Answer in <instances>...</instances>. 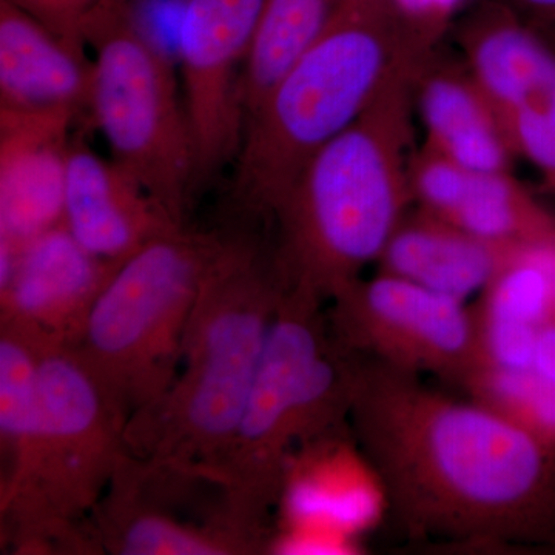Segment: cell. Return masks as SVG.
Segmentation results:
<instances>
[{
    "label": "cell",
    "mask_w": 555,
    "mask_h": 555,
    "mask_svg": "<svg viewBox=\"0 0 555 555\" xmlns=\"http://www.w3.org/2000/svg\"><path fill=\"white\" fill-rule=\"evenodd\" d=\"M349 426L412 542L476 553L555 545V451L477 401L357 357Z\"/></svg>",
    "instance_id": "1"
},
{
    "label": "cell",
    "mask_w": 555,
    "mask_h": 555,
    "mask_svg": "<svg viewBox=\"0 0 555 555\" xmlns=\"http://www.w3.org/2000/svg\"><path fill=\"white\" fill-rule=\"evenodd\" d=\"M436 46L415 43L371 105L318 150L281 201L273 254L287 287L327 302L378 262L412 203L415 82Z\"/></svg>",
    "instance_id": "2"
},
{
    "label": "cell",
    "mask_w": 555,
    "mask_h": 555,
    "mask_svg": "<svg viewBox=\"0 0 555 555\" xmlns=\"http://www.w3.org/2000/svg\"><path fill=\"white\" fill-rule=\"evenodd\" d=\"M287 284L272 240L225 232L190 313L177 377L126 427L127 451L214 477L243 415Z\"/></svg>",
    "instance_id": "3"
},
{
    "label": "cell",
    "mask_w": 555,
    "mask_h": 555,
    "mask_svg": "<svg viewBox=\"0 0 555 555\" xmlns=\"http://www.w3.org/2000/svg\"><path fill=\"white\" fill-rule=\"evenodd\" d=\"M438 38L401 0H338L244 127L230 184L236 217L270 224L306 164L371 105L404 53Z\"/></svg>",
    "instance_id": "4"
},
{
    "label": "cell",
    "mask_w": 555,
    "mask_h": 555,
    "mask_svg": "<svg viewBox=\"0 0 555 555\" xmlns=\"http://www.w3.org/2000/svg\"><path fill=\"white\" fill-rule=\"evenodd\" d=\"M356 364L328 331L326 302L287 287L238 427L214 470L233 524L262 554L295 449L349 426Z\"/></svg>",
    "instance_id": "5"
},
{
    "label": "cell",
    "mask_w": 555,
    "mask_h": 555,
    "mask_svg": "<svg viewBox=\"0 0 555 555\" xmlns=\"http://www.w3.org/2000/svg\"><path fill=\"white\" fill-rule=\"evenodd\" d=\"M127 418L76 347L40 358L30 454L0 486L3 539L16 554H102L89 524L126 447Z\"/></svg>",
    "instance_id": "6"
},
{
    "label": "cell",
    "mask_w": 555,
    "mask_h": 555,
    "mask_svg": "<svg viewBox=\"0 0 555 555\" xmlns=\"http://www.w3.org/2000/svg\"><path fill=\"white\" fill-rule=\"evenodd\" d=\"M225 232L179 225L119 262L76 346L127 423L177 377L182 338Z\"/></svg>",
    "instance_id": "7"
},
{
    "label": "cell",
    "mask_w": 555,
    "mask_h": 555,
    "mask_svg": "<svg viewBox=\"0 0 555 555\" xmlns=\"http://www.w3.org/2000/svg\"><path fill=\"white\" fill-rule=\"evenodd\" d=\"M138 5L124 0L87 22V47L94 53L87 112L113 159L185 225L195 193L188 109L173 64L145 30Z\"/></svg>",
    "instance_id": "8"
},
{
    "label": "cell",
    "mask_w": 555,
    "mask_h": 555,
    "mask_svg": "<svg viewBox=\"0 0 555 555\" xmlns=\"http://www.w3.org/2000/svg\"><path fill=\"white\" fill-rule=\"evenodd\" d=\"M89 521L108 554H261L233 524L224 489L214 477L129 451Z\"/></svg>",
    "instance_id": "9"
},
{
    "label": "cell",
    "mask_w": 555,
    "mask_h": 555,
    "mask_svg": "<svg viewBox=\"0 0 555 555\" xmlns=\"http://www.w3.org/2000/svg\"><path fill=\"white\" fill-rule=\"evenodd\" d=\"M326 306L332 337L353 356L460 387L481 366L476 313L463 299L378 272Z\"/></svg>",
    "instance_id": "10"
},
{
    "label": "cell",
    "mask_w": 555,
    "mask_h": 555,
    "mask_svg": "<svg viewBox=\"0 0 555 555\" xmlns=\"http://www.w3.org/2000/svg\"><path fill=\"white\" fill-rule=\"evenodd\" d=\"M467 72L488 98L514 155L555 192V53L505 0H483L456 28Z\"/></svg>",
    "instance_id": "11"
},
{
    "label": "cell",
    "mask_w": 555,
    "mask_h": 555,
    "mask_svg": "<svg viewBox=\"0 0 555 555\" xmlns=\"http://www.w3.org/2000/svg\"><path fill=\"white\" fill-rule=\"evenodd\" d=\"M264 2H184L178 56L192 133L195 193L238 156L244 138L241 78Z\"/></svg>",
    "instance_id": "12"
},
{
    "label": "cell",
    "mask_w": 555,
    "mask_h": 555,
    "mask_svg": "<svg viewBox=\"0 0 555 555\" xmlns=\"http://www.w3.org/2000/svg\"><path fill=\"white\" fill-rule=\"evenodd\" d=\"M118 266L87 250L61 222L25 244L0 272V324L46 347H76Z\"/></svg>",
    "instance_id": "13"
},
{
    "label": "cell",
    "mask_w": 555,
    "mask_h": 555,
    "mask_svg": "<svg viewBox=\"0 0 555 555\" xmlns=\"http://www.w3.org/2000/svg\"><path fill=\"white\" fill-rule=\"evenodd\" d=\"M69 109L0 108V272L64 218Z\"/></svg>",
    "instance_id": "14"
},
{
    "label": "cell",
    "mask_w": 555,
    "mask_h": 555,
    "mask_svg": "<svg viewBox=\"0 0 555 555\" xmlns=\"http://www.w3.org/2000/svg\"><path fill=\"white\" fill-rule=\"evenodd\" d=\"M83 139L78 134L69 144L62 222L87 250L120 262L179 228L133 173Z\"/></svg>",
    "instance_id": "15"
},
{
    "label": "cell",
    "mask_w": 555,
    "mask_h": 555,
    "mask_svg": "<svg viewBox=\"0 0 555 555\" xmlns=\"http://www.w3.org/2000/svg\"><path fill=\"white\" fill-rule=\"evenodd\" d=\"M372 474L350 426L295 449L276 511L280 529H312L356 540L367 520L366 476Z\"/></svg>",
    "instance_id": "16"
},
{
    "label": "cell",
    "mask_w": 555,
    "mask_h": 555,
    "mask_svg": "<svg viewBox=\"0 0 555 555\" xmlns=\"http://www.w3.org/2000/svg\"><path fill=\"white\" fill-rule=\"evenodd\" d=\"M91 67L87 53L0 0V108L82 115L89 107Z\"/></svg>",
    "instance_id": "17"
},
{
    "label": "cell",
    "mask_w": 555,
    "mask_h": 555,
    "mask_svg": "<svg viewBox=\"0 0 555 555\" xmlns=\"http://www.w3.org/2000/svg\"><path fill=\"white\" fill-rule=\"evenodd\" d=\"M521 246L480 238L418 208L398 225L378 272L466 301L480 295Z\"/></svg>",
    "instance_id": "18"
},
{
    "label": "cell",
    "mask_w": 555,
    "mask_h": 555,
    "mask_svg": "<svg viewBox=\"0 0 555 555\" xmlns=\"http://www.w3.org/2000/svg\"><path fill=\"white\" fill-rule=\"evenodd\" d=\"M434 51L415 82V107L426 142L473 171H509L514 152L488 98L465 62Z\"/></svg>",
    "instance_id": "19"
},
{
    "label": "cell",
    "mask_w": 555,
    "mask_h": 555,
    "mask_svg": "<svg viewBox=\"0 0 555 555\" xmlns=\"http://www.w3.org/2000/svg\"><path fill=\"white\" fill-rule=\"evenodd\" d=\"M337 3L338 0H266L241 78L244 127L278 80L323 33Z\"/></svg>",
    "instance_id": "20"
},
{
    "label": "cell",
    "mask_w": 555,
    "mask_h": 555,
    "mask_svg": "<svg viewBox=\"0 0 555 555\" xmlns=\"http://www.w3.org/2000/svg\"><path fill=\"white\" fill-rule=\"evenodd\" d=\"M447 221L495 243L555 240V218L509 171H473L459 206Z\"/></svg>",
    "instance_id": "21"
},
{
    "label": "cell",
    "mask_w": 555,
    "mask_h": 555,
    "mask_svg": "<svg viewBox=\"0 0 555 555\" xmlns=\"http://www.w3.org/2000/svg\"><path fill=\"white\" fill-rule=\"evenodd\" d=\"M50 347L20 328L0 324V486L21 473L35 438L40 358Z\"/></svg>",
    "instance_id": "22"
},
{
    "label": "cell",
    "mask_w": 555,
    "mask_h": 555,
    "mask_svg": "<svg viewBox=\"0 0 555 555\" xmlns=\"http://www.w3.org/2000/svg\"><path fill=\"white\" fill-rule=\"evenodd\" d=\"M462 387L470 400L555 451V386L534 369L481 366Z\"/></svg>",
    "instance_id": "23"
},
{
    "label": "cell",
    "mask_w": 555,
    "mask_h": 555,
    "mask_svg": "<svg viewBox=\"0 0 555 555\" xmlns=\"http://www.w3.org/2000/svg\"><path fill=\"white\" fill-rule=\"evenodd\" d=\"M470 173L473 170L465 169L425 142L409 158L408 178L412 201L427 214L449 219L465 193Z\"/></svg>",
    "instance_id": "24"
},
{
    "label": "cell",
    "mask_w": 555,
    "mask_h": 555,
    "mask_svg": "<svg viewBox=\"0 0 555 555\" xmlns=\"http://www.w3.org/2000/svg\"><path fill=\"white\" fill-rule=\"evenodd\" d=\"M17 9L30 14L43 27L72 46L87 53L86 25L98 11L124 0H9ZM141 3V0H134Z\"/></svg>",
    "instance_id": "25"
},
{
    "label": "cell",
    "mask_w": 555,
    "mask_h": 555,
    "mask_svg": "<svg viewBox=\"0 0 555 555\" xmlns=\"http://www.w3.org/2000/svg\"><path fill=\"white\" fill-rule=\"evenodd\" d=\"M542 35H555V0H505Z\"/></svg>",
    "instance_id": "26"
},
{
    "label": "cell",
    "mask_w": 555,
    "mask_h": 555,
    "mask_svg": "<svg viewBox=\"0 0 555 555\" xmlns=\"http://www.w3.org/2000/svg\"><path fill=\"white\" fill-rule=\"evenodd\" d=\"M532 369L555 386V318L539 328Z\"/></svg>",
    "instance_id": "27"
},
{
    "label": "cell",
    "mask_w": 555,
    "mask_h": 555,
    "mask_svg": "<svg viewBox=\"0 0 555 555\" xmlns=\"http://www.w3.org/2000/svg\"><path fill=\"white\" fill-rule=\"evenodd\" d=\"M141 2H142V0H141Z\"/></svg>",
    "instance_id": "28"
}]
</instances>
